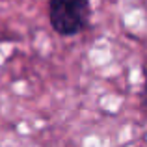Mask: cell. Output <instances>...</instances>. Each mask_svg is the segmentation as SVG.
<instances>
[{"label":"cell","mask_w":147,"mask_h":147,"mask_svg":"<svg viewBox=\"0 0 147 147\" xmlns=\"http://www.w3.org/2000/svg\"><path fill=\"white\" fill-rule=\"evenodd\" d=\"M90 0H49V21L61 37L80 34L90 22Z\"/></svg>","instance_id":"6da1fadb"},{"label":"cell","mask_w":147,"mask_h":147,"mask_svg":"<svg viewBox=\"0 0 147 147\" xmlns=\"http://www.w3.org/2000/svg\"><path fill=\"white\" fill-rule=\"evenodd\" d=\"M142 106L147 112V75H145V82H144V90H142Z\"/></svg>","instance_id":"7a4b0ae2"}]
</instances>
